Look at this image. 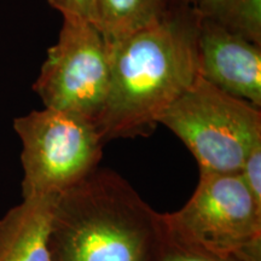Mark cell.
I'll return each instance as SVG.
<instances>
[{
	"label": "cell",
	"instance_id": "cell-1",
	"mask_svg": "<svg viewBox=\"0 0 261 261\" xmlns=\"http://www.w3.org/2000/svg\"><path fill=\"white\" fill-rule=\"evenodd\" d=\"M198 28L192 4L173 0L155 24L108 42L109 93L98 122L104 142L154 132L162 113L197 77Z\"/></svg>",
	"mask_w": 261,
	"mask_h": 261
},
{
	"label": "cell",
	"instance_id": "cell-2",
	"mask_svg": "<svg viewBox=\"0 0 261 261\" xmlns=\"http://www.w3.org/2000/svg\"><path fill=\"white\" fill-rule=\"evenodd\" d=\"M162 213L121 175L99 168L57 196L51 261H154Z\"/></svg>",
	"mask_w": 261,
	"mask_h": 261
},
{
	"label": "cell",
	"instance_id": "cell-3",
	"mask_svg": "<svg viewBox=\"0 0 261 261\" xmlns=\"http://www.w3.org/2000/svg\"><path fill=\"white\" fill-rule=\"evenodd\" d=\"M159 123L187 145L200 171L240 173L254 148L261 145V110L225 93L197 75L169 106Z\"/></svg>",
	"mask_w": 261,
	"mask_h": 261
},
{
	"label": "cell",
	"instance_id": "cell-4",
	"mask_svg": "<svg viewBox=\"0 0 261 261\" xmlns=\"http://www.w3.org/2000/svg\"><path fill=\"white\" fill-rule=\"evenodd\" d=\"M166 233L220 255L261 261V204L240 173L200 171L194 194L180 210L162 214Z\"/></svg>",
	"mask_w": 261,
	"mask_h": 261
},
{
	"label": "cell",
	"instance_id": "cell-5",
	"mask_svg": "<svg viewBox=\"0 0 261 261\" xmlns=\"http://www.w3.org/2000/svg\"><path fill=\"white\" fill-rule=\"evenodd\" d=\"M23 198L58 196L96 171L106 144L93 122L44 108L16 117Z\"/></svg>",
	"mask_w": 261,
	"mask_h": 261
},
{
	"label": "cell",
	"instance_id": "cell-6",
	"mask_svg": "<svg viewBox=\"0 0 261 261\" xmlns=\"http://www.w3.org/2000/svg\"><path fill=\"white\" fill-rule=\"evenodd\" d=\"M110 85L108 42L93 22L63 17L34 89L45 108L74 114L98 127Z\"/></svg>",
	"mask_w": 261,
	"mask_h": 261
},
{
	"label": "cell",
	"instance_id": "cell-7",
	"mask_svg": "<svg viewBox=\"0 0 261 261\" xmlns=\"http://www.w3.org/2000/svg\"><path fill=\"white\" fill-rule=\"evenodd\" d=\"M198 75L240 99L261 108V46L200 17Z\"/></svg>",
	"mask_w": 261,
	"mask_h": 261
},
{
	"label": "cell",
	"instance_id": "cell-8",
	"mask_svg": "<svg viewBox=\"0 0 261 261\" xmlns=\"http://www.w3.org/2000/svg\"><path fill=\"white\" fill-rule=\"evenodd\" d=\"M56 198H23L0 219V261H51L50 231Z\"/></svg>",
	"mask_w": 261,
	"mask_h": 261
},
{
	"label": "cell",
	"instance_id": "cell-9",
	"mask_svg": "<svg viewBox=\"0 0 261 261\" xmlns=\"http://www.w3.org/2000/svg\"><path fill=\"white\" fill-rule=\"evenodd\" d=\"M172 3L173 0H94V24L107 42H113L155 24Z\"/></svg>",
	"mask_w": 261,
	"mask_h": 261
},
{
	"label": "cell",
	"instance_id": "cell-10",
	"mask_svg": "<svg viewBox=\"0 0 261 261\" xmlns=\"http://www.w3.org/2000/svg\"><path fill=\"white\" fill-rule=\"evenodd\" d=\"M197 14L261 46V0H194Z\"/></svg>",
	"mask_w": 261,
	"mask_h": 261
},
{
	"label": "cell",
	"instance_id": "cell-11",
	"mask_svg": "<svg viewBox=\"0 0 261 261\" xmlns=\"http://www.w3.org/2000/svg\"><path fill=\"white\" fill-rule=\"evenodd\" d=\"M163 224V223H162ZM154 261H246L238 256L220 255L181 243L169 237L163 227V237Z\"/></svg>",
	"mask_w": 261,
	"mask_h": 261
},
{
	"label": "cell",
	"instance_id": "cell-12",
	"mask_svg": "<svg viewBox=\"0 0 261 261\" xmlns=\"http://www.w3.org/2000/svg\"><path fill=\"white\" fill-rule=\"evenodd\" d=\"M240 174L253 195L254 200L261 204V145L254 148L248 155Z\"/></svg>",
	"mask_w": 261,
	"mask_h": 261
},
{
	"label": "cell",
	"instance_id": "cell-13",
	"mask_svg": "<svg viewBox=\"0 0 261 261\" xmlns=\"http://www.w3.org/2000/svg\"><path fill=\"white\" fill-rule=\"evenodd\" d=\"M51 6L58 10L63 17L81 18L94 23L96 10L94 0H47Z\"/></svg>",
	"mask_w": 261,
	"mask_h": 261
},
{
	"label": "cell",
	"instance_id": "cell-14",
	"mask_svg": "<svg viewBox=\"0 0 261 261\" xmlns=\"http://www.w3.org/2000/svg\"><path fill=\"white\" fill-rule=\"evenodd\" d=\"M180 2H184V3H189V4H192V2H194V0H180Z\"/></svg>",
	"mask_w": 261,
	"mask_h": 261
}]
</instances>
